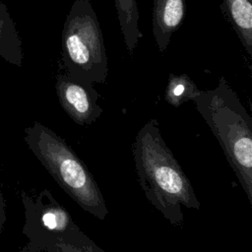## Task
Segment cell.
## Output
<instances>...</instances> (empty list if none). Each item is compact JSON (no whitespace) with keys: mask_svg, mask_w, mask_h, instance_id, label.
<instances>
[{"mask_svg":"<svg viewBox=\"0 0 252 252\" xmlns=\"http://www.w3.org/2000/svg\"><path fill=\"white\" fill-rule=\"evenodd\" d=\"M132 154L138 180L148 201L174 226L183 222L182 207L200 208L189 178L161 137L156 118L137 133Z\"/></svg>","mask_w":252,"mask_h":252,"instance_id":"1","label":"cell"},{"mask_svg":"<svg viewBox=\"0 0 252 252\" xmlns=\"http://www.w3.org/2000/svg\"><path fill=\"white\" fill-rule=\"evenodd\" d=\"M252 205V118L223 76L193 100Z\"/></svg>","mask_w":252,"mask_h":252,"instance_id":"2","label":"cell"},{"mask_svg":"<svg viewBox=\"0 0 252 252\" xmlns=\"http://www.w3.org/2000/svg\"><path fill=\"white\" fill-rule=\"evenodd\" d=\"M24 141L71 199L99 220L105 219L108 210L95 179L64 139L34 121L25 128Z\"/></svg>","mask_w":252,"mask_h":252,"instance_id":"3","label":"cell"},{"mask_svg":"<svg viewBox=\"0 0 252 252\" xmlns=\"http://www.w3.org/2000/svg\"><path fill=\"white\" fill-rule=\"evenodd\" d=\"M28 238L22 252H104L73 220L48 189L37 195L21 192Z\"/></svg>","mask_w":252,"mask_h":252,"instance_id":"4","label":"cell"},{"mask_svg":"<svg viewBox=\"0 0 252 252\" xmlns=\"http://www.w3.org/2000/svg\"><path fill=\"white\" fill-rule=\"evenodd\" d=\"M66 72L88 84H103L108 67L102 31L90 0H75L62 30Z\"/></svg>","mask_w":252,"mask_h":252,"instance_id":"5","label":"cell"},{"mask_svg":"<svg viewBox=\"0 0 252 252\" xmlns=\"http://www.w3.org/2000/svg\"><path fill=\"white\" fill-rule=\"evenodd\" d=\"M55 91L61 107L78 125H91L102 114V108L97 104L98 93L94 85L79 81L65 72L56 76Z\"/></svg>","mask_w":252,"mask_h":252,"instance_id":"6","label":"cell"},{"mask_svg":"<svg viewBox=\"0 0 252 252\" xmlns=\"http://www.w3.org/2000/svg\"><path fill=\"white\" fill-rule=\"evenodd\" d=\"M153 34L159 52H164L171 35L182 25L185 0H154Z\"/></svg>","mask_w":252,"mask_h":252,"instance_id":"7","label":"cell"},{"mask_svg":"<svg viewBox=\"0 0 252 252\" xmlns=\"http://www.w3.org/2000/svg\"><path fill=\"white\" fill-rule=\"evenodd\" d=\"M220 8L242 46L252 57V0H220Z\"/></svg>","mask_w":252,"mask_h":252,"instance_id":"8","label":"cell"},{"mask_svg":"<svg viewBox=\"0 0 252 252\" xmlns=\"http://www.w3.org/2000/svg\"><path fill=\"white\" fill-rule=\"evenodd\" d=\"M0 57L22 67L24 53L22 39L5 3L0 0Z\"/></svg>","mask_w":252,"mask_h":252,"instance_id":"9","label":"cell"},{"mask_svg":"<svg viewBox=\"0 0 252 252\" xmlns=\"http://www.w3.org/2000/svg\"><path fill=\"white\" fill-rule=\"evenodd\" d=\"M137 0H114L117 20L129 55H133L139 39L143 36L139 29Z\"/></svg>","mask_w":252,"mask_h":252,"instance_id":"10","label":"cell"},{"mask_svg":"<svg viewBox=\"0 0 252 252\" xmlns=\"http://www.w3.org/2000/svg\"><path fill=\"white\" fill-rule=\"evenodd\" d=\"M201 90L194 81L186 74L175 75L170 73L164 92L165 101L174 106L179 107L181 104L193 100L200 94Z\"/></svg>","mask_w":252,"mask_h":252,"instance_id":"11","label":"cell"},{"mask_svg":"<svg viewBox=\"0 0 252 252\" xmlns=\"http://www.w3.org/2000/svg\"><path fill=\"white\" fill-rule=\"evenodd\" d=\"M6 221V201L0 184V236L3 230V226Z\"/></svg>","mask_w":252,"mask_h":252,"instance_id":"12","label":"cell"}]
</instances>
